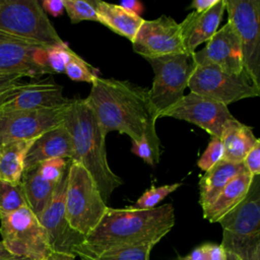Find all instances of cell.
I'll return each mask as SVG.
<instances>
[{
  "label": "cell",
  "instance_id": "obj_36",
  "mask_svg": "<svg viewBox=\"0 0 260 260\" xmlns=\"http://www.w3.org/2000/svg\"><path fill=\"white\" fill-rule=\"evenodd\" d=\"M202 247L205 251L207 260H226V252L220 244L205 243Z\"/></svg>",
  "mask_w": 260,
  "mask_h": 260
},
{
  "label": "cell",
  "instance_id": "obj_18",
  "mask_svg": "<svg viewBox=\"0 0 260 260\" xmlns=\"http://www.w3.org/2000/svg\"><path fill=\"white\" fill-rule=\"evenodd\" d=\"M224 11L225 0H218L207 11L201 13L193 11L179 23L186 53L192 55L198 46L208 42L214 36Z\"/></svg>",
  "mask_w": 260,
  "mask_h": 260
},
{
  "label": "cell",
  "instance_id": "obj_16",
  "mask_svg": "<svg viewBox=\"0 0 260 260\" xmlns=\"http://www.w3.org/2000/svg\"><path fill=\"white\" fill-rule=\"evenodd\" d=\"M63 86L52 79L18 82L9 87L0 100V112L54 108L69 103Z\"/></svg>",
  "mask_w": 260,
  "mask_h": 260
},
{
  "label": "cell",
  "instance_id": "obj_9",
  "mask_svg": "<svg viewBox=\"0 0 260 260\" xmlns=\"http://www.w3.org/2000/svg\"><path fill=\"white\" fill-rule=\"evenodd\" d=\"M191 92L208 98L224 106L240 100L256 98L260 86L256 85L248 74H233L215 65H196L188 82Z\"/></svg>",
  "mask_w": 260,
  "mask_h": 260
},
{
  "label": "cell",
  "instance_id": "obj_11",
  "mask_svg": "<svg viewBox=\"0 0 260 260\" xmlns=\"http://www.w3.org/2000/svg\"><path fill=\"white\" fill-rule=\"evenodd\" d=\"M71 101L54 108L0 112V145L16 140L35 139L61 125L65 120Z\"/></svg>",
  "mask_w": 260,
  "mask_h": 260
},
{
  "label": "cell",
  "instance_id": "obj_7",
  "mask_svg": "<svg viewBox=\"0 0 260 260\" xmlns=\"http://www.w3.org/2000/svg\"><path fill=\"white\" fill-rule=\"evenodd\" d=\"M2 244L12 256L46 260L53 252L46 230L28 206L0 218Z\"/></svg>",
  "mask_w": 260,
  "mask_h": 260
},
{
  "label": "cell",
  "instance_id": "obj_25",
  "mask_svg": "<svg viewBox=\"0 0 260 260\" xmlns=\"http://www.w3.org/2000/svg\"><path fill=\"white\" fill-rule=\"evenodd\" d=\"M35 139L16 140L0 145V180L20 183L24 158Z\"/></svg>",
  "mask_w": 260,
  "mask_h": 260
},
{
  "label": "cell",
  "instance_id": "obj_8",
  "mask_svg": "<svg viewBox=\"0 0 260 260\" xmlns=\"http://www.w3.org/2000/svg\"><path fill=\"white\" fill-rule=\"evenodd\" d=\"M145 60L154 73L149 98L158 119L184 96L196 64L188 53Z\"/></svg>",
  "mask_w": 260,
  "mask_h": 260
},
{
  "label": "cell",
  "instance_id": "obj_5",
  "mask_svg": "<svg viewBox=\"0 0 260 260\" xmlns=\"http://www.w3.org/2000/svg\"><path fill=\"white\" fill-rule=\"evenodd\" d=\"M107 207V202L86 169L79 161L70 159L67 172L65 215L71 229L85 237L101 221Z\"/></svg>",
  "mask_w": 260,
  "mask_h": 260
},
{
  "label": "cell",
  "instance_id": "obj_24",
  "mask_svg": "<svg viewBox=\"0 0 260 260\" xmlns=\"http://www.w3.org/2000/svg\"><path fill=\"white\" fill-rule=\"evenodd\" d=\"M27 206L37 217L45 210L51 201L58 184L45 180L39 173L37 166L23 170L20 181Z\"/></svg>",
  "mask_w": 260,
  "mask_h": 260
},
{
  "label": "cell",
  "instance_id": "obj_22",
  "mask_svg": "<svg viewBox=\"0 0 260 260\" xmlns=\"http://www.w3.org/2000/svg\"><path fill=\"white\" fill-rule=\"evenodd\" d=\"M220 140L223 147L222 159L241 164L259 138L254 135L252 127L235 118L223 129Z\"/></svg>",
  "mask_w": 260,
  "mask_h": 260
},
{
  "label": "cell",
  "instance_id": "obj_35",
  "mask_svg": "<svg viewBox=\"0 0 260 260\" xmlns=\"http://www.w3.org/2000/svg\"><path fill=\"white\" fill-rule=\"evenodd\" d=\"M246 171L253 177L260 175V139L247 153L243 160Z\"/></svg>",
  "mask_w": 260,
  "mask_h": 260
},
{
  "label": "cell",
  "instance_id": "obj_14",
  "mask_svg": "<svg viewBox=\"0 0 260 260\" xmlns=\"http://www.w3.org/2000/svg\"><path fill=\"white\" fill-rule=\"evenodd\" d=\"M132 47L144 59L186 53L179 23L167 15L152 20L144 19Z\"/></svg>",
  "mask_w": 260,
  "mask_h": 260
},
{
  "label": "cell",
  "instance_id": "obj_43",
  "mask_svg": "<svg viewBox=\"0 0 260 260\" xmlns=\"http://www.w3.org/2000/svg\"><path fill=\"white\" fill-rule=\"evenodd\" d=\"M12 255H10L8 253V251L5 249L4 245L2 244V242H0V259H3V258H8V257H11Z\"/></svg>",
  "mask_w": 260,
  "mask_h": 260
},
{
  "label": "cell",
  "instance_id": "obj_44",
  "mask_svg": "<svg viewBox=\"0 0 260 260\" xmlns=\"http://www.w3.org/2000/svg\"><path fill=\"white\" fill-rule=\"evenodd\" d=\"M226 260H242V259L239 258L238 256L234 255V254H231V253L226 252Z\"/></svg>",
  "mask_w": 260,
  "mask_h": 260
},
{
  "label": "cell",
  "instance_id": "obj_34",
  "mask_svg": "<svg viewBox=\"0 0 260 260\" xmlns=\"http://www.w3.org/2000/svg\"><path fill=\"white\" fill-rule=\"evenodd\" d=\"M132 152L142 158L144 162L154 167L159 161L160 153L155 151L145 136L139 141L132 142Z\"/></svg>",
  "mask_w": 260,
  "mask_h": 260
},
{
  "label": "cell",
  "instance_id": "obj_4",
  "mask_svg": "<svg viewBox=\"0 0 260 260\" xmlns=\"http://www.w3.org/2000/svg\"><path fill=\"white\" fill-rule=\"evenodd\" d=\"M221 246L242 260H253L260 253V178H253L245 199L219 219Z\"/></svg>",
  "mask_w": 260,
  "mask_h": 260
},
{
  "label": "cell",
  "instance_id": "obj_45",
  "mask_svg": "<svg viewBox=\"0 0 260 260\" xmlns=\"http://www.w3.org/2000/svg\"><path fill=\"white\" fill-rule=\"evenodd\" d=\"M0 260H28V259H25V258H21V257H16V256H11V257H8V258H3V259H0Z\"/></svg>",
  "mask_w": 260,
  "mask_h": 260
},
{
  "label": "cell",
  "instance_id": "obj_17",
  "mask_svg": "<svg viewBox=\"0 0 260 260\" xmlns=\"http://www.w3.org/2000/svg\"><path fill=\"white\" fill-rule=\"evenodd\" d=\"M192 57L196 65H215L233 74L244 71L241 42L230 21L217 29L204 49L195 51Z\"/></svg>",
  "mask_w": 260,
  "mask_h": 260
},
{
  "label": "cell",
  "instance_id": "obj_42",
  "mask_svg": "<svg viewBox=\"0 0 260 260\" xmlns=\"http://www.w3.org/2000/svg\"><path fill=\"white\" fill-rule=\"evenodd\" d=\"M75 256L70 255H64L59 253H52L46 260H74Z\"/></svg>",
  "mask_w": 260,
  "mask_h": 260
},
{
  "label": "cell",
  "instance_id": "obj_23",
  "mask_svg": "<svg viewBox=\"0 0 260 260\" xmlns=\"http://www.w3.org/2000/svg\"><path fill=\"white\" fill-rule=\"evenodd\" d=\"M96 11L100 23L128 39L131 43L144 20L141 16L128 12L118 4L100 0H96Z\"/></svg>",
  "mask_w": 260,
  "mask_h": 260
},
{
  "label": "cell",
  "instance_id": "obj_6",
  "mask_svg": "<svg viewBox=\"0 0 260 260\" xmlns=\"http://www.w3.org/2000/svg\"><path fill=\"white\" fill-rule=\"evenodd\" d=\"M0 32L44 47L64 43L37 0H0Z\"/></svg>",
  "mask_w": 260,
  "mask_h": 260
},
{
  "label": "cell",
  "instance_id": "obj_10",
  "mask_svg": "<svg viewBox=\"0 0 260 260\" xmlns=\"http://www.w3.org/2000/svg\"><path fill=\"white\" fill-rule=\"evenodd\" d=\"M225 10L241 42L244 70L260 86V1L225 0Z\"/></svg>",
  "mask_w": 260,
  "mask_h": 260
},
{
  "label": "cell",
  "instance_id": "obj_20",
  "mask_svg": "<svg viewBox=\"0 0 260 260\" xmlns=\"http://www.w3.org/2000/svg\"><path fill=\"white\" fill-rule=\"evenodd\" d=\"M244 172L247 171L243 162L235 164L223 159L205 172L199 181V204L202 212L209 208L223 188L235 177Z\"/></svg>",
  "mask_w": 260,
  "mask_h": 260
},
{
  "label": "cell",
  "instance_id": "obj_19",
  "mask_svg": "<svg viewBox=\"0 0 260 260\" xmlns=\"http://www.w3.org/2000/svg\"><path fill=\"white\" fill-rule=\"evenodd\" d=\"M74 147L64 122L35 139L25 158L24 170L51 158L73 159Z\"/></svg>",
  "mask_w": 260,
  "mask_h": 260
},
{
  "label": "cell",
  "instance_id": "obj_40",
  "mask_svg": "<svg viewBox=\"0 0 260 260\" xmlns=\"http://www.w3.org/2000/svg\"><path fill=\"white\" fill-rule=\"evenodd\" d=\"M218 0H194L192 1L189 8H193L195 12L201 13L207 11L217 3Z\"/></svg>",
  "mask_w": 260,
  "mask_h": 260
},
{
  "label": "cell",
  "instance_id": "obj_27",
  "mask_svg": "<svg viewBox=\"0 0 260 260\" xmlns=\"http://www.w3.org/2000/svg\"><path fill=\"white\" fill-rule=\"evenodd\" d=\"M24 206H27V202L21 183L0 180V218Z\"/></svg>",
  "mask_w": 260,
  "mask_h": 260
},
{
  "label": "cell",
  "instance_id": "obj_12",
  "mask_svg": "<svg viewBox=\"0 0 260 260\" xmlns=\"http://www.w3.org/2000/svg\"><path fill=\"white\" fill-rule=\"evenodd\" d=\"M46 51L47 47L0 32V74L30 78L52 74Z\"/></svg>",
  "mask_w": 260,
  "mask_h": 260
},
{
  "label": "cell",
  "instance_id": "obj_2",
  "mask_svg": "<svg viewBox=\"0 0 260 260\" xmlns=\"http://www.w3.org/2000/svg\"><path fill=\"white\" fill-rule=\"evenodd\" d=\"M175 224L171 203L152 209L107 207L98 225L87 234L73 253L82 259L94 258L102 253L124 246L158 243Z\"/></svg>",
  "mask_w": 260,
  "mask_h": 260
},
{
  "label": "cell",
  "instance_id": "obj_26",
  "mask_svg": "<svg viewBox=\"0 0 260 260\" xmlns=\"http://www.w3.org/2000/svg\"><path fill=\"white\" fill-rule=\"evenodd\" d=\"M156 242H147L108 250L101 255L82 260H149L150 251Z\"/></svg>",
  "mask_w": 260,
  "mask_h": 260
},
{
  "label": "cell",
  "instance_id": "obj_38",
  "mask_svg": "<svg viewBox=\"0 0 260 260\" xmlns=\"http://www.w3.org/2000/svg\"><path fill=\"white\" fill-rule=\"evenodd\" d=\"M22 76L19 75H8V74H0V100L9 87L12 85L22 81Z\"/></svg>",
  "mask_w": 260,
  "mask_h": 260
},
{
  "label": "cell",
  "instance_id": "obj_13",
  "mask_svg": "<svg viewBox=\"0 0 260 260\" xmlns=\"http://www.w3.org/2000/svg\"><path fill=\"white\" fill-rule=\"evenodd\" d=\"M162 117H171L197 125L210 136L219 138L225 126L235 119L223 104L191 91L169 109Z\"/></svg>",
  "mask_w": 260,
  "mask_h": 260
},
{
  "label": "cell",
  "instance_id": "obj_37",
  "mask_svg": "<svg viewBox=\"0 0 260 260\" xmlns=\"http://www.w3.org/2000/svg\"><path fill=\"white\" fill-rule=\"evenodd\" d=\"M41 5L46 13H49L54 17L61 16L64 12L63 0H44Z\"/></svg>",
  "mask_w": 260,
  "mask_h": 260
},
{
  "label": "cell",
  "instance_id": "obj_39",
  "mask_svg": "<svg viewBox=\"0 0 260 260\" xmlns=\"http://www.w3.org/2000/svg\"><path fill=\"white\" fill-rule=\"evenodd\" d=\"M118 5L121 6L122 8H124L125 10H127L128 12L133 13L138 16H140V14L143 11L142 3L139 1H136V0H124V1L119 2Z\"/></svg>",
  "mask_w": 260,
  "mask_h": 260
},
{
  "label": "cell",
  "instance_id": "obj_1",
  "mask_svg": "<svg viewBox=\"0 0 260 260\" xmlns=\"http://www.w3.org/2000/svg\"><path fill=\"white\" fill-rule=\"evenodd\" d=\"M85 101L106 135L117 131L128 135L132 142L145 136L154 150L160 153V142L155 128L157 117L148 88L127 80L98 76L92 81Z\"/></svg>",
  "mask_w": 260,
  "mask_h": 260
},
{
  "label": "cell",
  "instance_id": "obj_41",
  "mask_svg": "<svg viewBox=\"0 0 260 260\" xmlns=\"http://www.w3.org/2000/svg\"><path fill=\"white\" fill-rule=\"evenodd\" d=\"M177 260H207L205 251L201 246L194 248L189 254L185 256H178Z\"/></svg>",
  "mask_w": 260,
  "mask_h": 260
},
{
  "label": "cell",
  "instance_id": "obj_3",
  "mask_svg": "<svg viewBox=\"0 0 260 260\" xmlns=\"http://www.w3.org/2000/svg\"><path fill=\"white\" fill-rule=\"evenodd\" d=\"M64 125L73 142V159L86 169L96 183L103 199L107 202L114 190L123 185V180L109 166L106 134L85 99L71 101Z\"/></svg>",
  "mask_w": 260,
  "mask_h": 260
},
{
  "label": "cell",
  "instance_id": "obj_21",
  "mask_svg": "<svg viewBox=\"0 0 260 260\" xmlns=\"http://www.w3.org/2000/svg\"><path fill=\"white\" fill-rule=\"evenodd\" d=\"M253 176L244 172L235 177L220 192L214 202L203 212V217L209 222H218L226 213L239 205L247 196L253 181Z\"/></svg>",
  "mask_w": 260,
  "mask_h": 260
},
{
  "label": "cell",
  "instance_id": "obj_28",
  "mask_svg": "<svg viewBox=\"0 0 260 260\" xmlns=\"http://www.w3.org/2000/svg\"><path fill=\"white\" fill-rule=\"evenodd\" d=\"M64 10L73 24L83 20L99 21L96 11V0H63Z\"/></svg>",
  "mask_w": 260,
  "mask_h": 260
},
{
  "label": "cell",
  "instance_id": "obj_15",
  "mask_svg": "<svg viewBox=\"0 0 260 260\" xmlns=\"http://www.w3.org/2000/svg\"><path fill=\"white\" fill-rule=\"evenodd\" d=\"M67 172L68 168L58 183L51 201L38 218L47 232L52 252L75 256L73 250L82 243L84 236L72 230L66 219L65 194Z\"/></svg>",
  "mask_w": 260,
  "mask_h": 260
},
{
  "label": "cell",
  "instance_id": "obj_33",
  "mask_svg": "<svg viewBox=\"0 0 260 260\" xmlns=\"http://www.w3.org/2000/svg\"><path fill=\"white\" fill-rule=\"evenodd\" d=\"M223 147L219 137L211 136V139L203 151L202 155L197 161V166L204 172L210 170L213 166H215L219 160L222 159Z\"/></svg>",
  "mask_w": 260,
  "mask_h": 260
},
{
  "label": "cell",
  "instance_id": "obj_30",
  "mask_svg": "<svg viewBox=\"0 0 260 260\" xmlns=\"http://www.w3.org/2000/svg\"><path fill=\"white\" fill-rule=\"evenodd\" d=\"M181 185L182 183H175L158 187H151L143 192V194L136 200L133 207L137 209H152L156 207V204L162 201L168 195L181 187Z\"/></svg>",
  "mask_w": 260,
  "mask_h": 260
},
{
  "label": "cell",
  "instance_id": "obj_29",
  "mask_svg": "<svg viewBox=\"0 0 260 260\" xmlns=\"http://www.w3.org/2000/svg\"><path fill=\"white\" fill-rule=\"evenodd\" d=\"M64 73L74 81L88 82L90 84L99 76L96 69L85 62L75 52L72 54Z\"/></svg>",
  "mask_w": 260,
  "mask_h": 260
},
{
  "label": "cell",
  "instance_id": "obj_31",
  "mask_svg": "<svg viewBox=\"0 0 260 260\" xmlns=\"http://www.w3.org/2000/svg\"><path fill=\"white\" fill-rule=\"evenodd\" d=\"M74 52L64 42L63 44L47 47V65L53 73H64L65 68Z\"/></svg>",
  "mask_w": 260,
  "mask_h": 260
},
{
  "label": "cell",
  "instance_id": "obj_32",
  "mask_svg": "<svg viewBox=\"0 0 260 260\" xmlns=\"http://www.w3.org/2000/svg\"><path fill=\"white\" fill-rule=\"evenodd\" d=\"M69 159L51 158L44 160L37 166L40 175L47 181L58 184L67 171Z\"/></svg>",
  "mask_w": 260,
  "mask_h": 260
}]
</instances>
